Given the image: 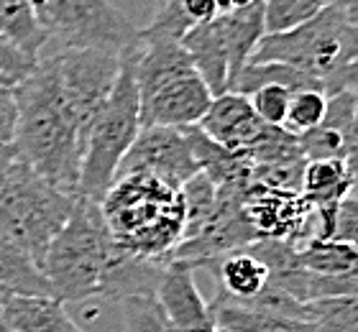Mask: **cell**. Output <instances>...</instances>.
<instances>
[{"mask_svg": "<svg viewBox=\"0 0 358 332\" xmlns=\"http://www.w3.org/2000/svg\"><path fill=\"white\" fill-rule=\"evenodd\" d=\"M15 161H18V151H15L13 143H0V189L6 185V179L10 174V169L15 166Z\"/></svg>", "mask_w": 358, "mask_h": 332, "instance_id": "33", "label": "cell"}, {"mask_svg": "<svg viewBox=\"0 0 358 332\" xmlns=\"http://www.w3.org/2000/svg\"><path fill=\"white\" fill-rule=\"evenodd\" d=\"M217 273V291L233 302H251L268 284V268L256 253L236 251L213 264Z\"/></svg>", "mask_w": 358, "mask_h": 332, "instance_id": "18", "label": "cell"}, {"mask_svg": "<svg viewBox=\"0 0 358 332\" xmlns=\"http://www.w3.org/2000/svg\"><path fill=\"white\" fill-rule=\"evenodd\" d=\"M251 62H276L325 85V92H341L345 69L358 62V34L338 6H328L313 21L284 34H266Z\"/></svg>", "mask_w": 358, "mask_h": 332, "instance_id": "4", "label": "cell"}, {"mask_svg": "<svg viewBox=\"0 0 358 332\" xmlns=\"http://www.w3.org/2000/svg\"><path fill=\"white\" fill-rule=\"evenodd\" d=\"M182 49L192 62L194 72L208 85L210 95L220 97L231 89V66H228V54H225L217 18L210 23L192 26L182 38Z\"/></svg>", "mask_w": 358, "mask_h": 332, "instance_id": "14", "label": "cell"}, {"mask_svg": "<svg viewBox=\"0 0 358 332\" xmlns=\"http://www.w3.org/2000/svg\"><path fill=\"white\" fill-rule=\"evenodd\" d=\"M358 296V268L341 276H310V302L317 299H343Z\"/></svg>", "mask_w": 358, "mask_h": 332, "instance_id": "27", "label": "cell"}, {"mask_svg": "<svg viewBox=\"0 0 358 332\" xmlns=\"http://www.w3.org/2000/svg\"><path fill=\"white\" fill-rule=\"evenodd\" d=\"M213 317H215L217 330L228 332H320L313 322L305 319H289L279 317L271 312L251 310L246 304H236L228 296L215 294V299L210 302Z\"/></svg>", "mask_w": 358, "mask_h": 332, "instance_id": "17", "label": "cell"}, {"mask_svg": "<svg viewBox=\"0 0 358 332\" xmlns=\"http://www.w3.org/2000/svg\"><path fill=\"white\" fill-rule=\"evenodd\" d=\"M123 319L126 332H174L172 322L162 310L157 294L149 296H128L123 299Z\"/></svg>", "mask_w": 358, "mask_h": 332, "instance_id": "25", "label": "cell"}, {"mask_svg": "<svg viewBox=\"0 0 358 332\" xmlns=\"http://www.w3.org/2000/svg\"><path fill=\"white\" fill-rule=\"evenodd\" d=\"M138 133H141V95L136 85L134 62L126 52L120 57V74L113 85V92L90 126L83 169H80V187H77L80 197L100 202L108 194L118 177L120 161L126 159Z\"/></svg>", "mask_w": 358, "mask_h": 332, "instance_id": "6", "label": "cell"}, {"mask_svg": "<svg viewBox=\"0 0 358 332\" xmlns=\"http://www.w3.org/2000/svg\"><path fill=\"white\" fill-rule=\"evenodd\" d=\"M10 296H13V294H10V291H8V289L0 284V312H3V307L10 302Z\"/></svg>", "mask_w": 358, "mask_h": 332, "instance_id": "37", "label": "cell"}, {"mask_svg": "<svg viewBox=\"0 0 358 332\" xmlns=\"http://www.w3.org/2000/svg\"><path fill=\"white\" fill-rule=\"evenodd\" d=\"M113 251L115 243L103 220L100 202L77 194L67 225L52 240L41 264L54 299L62 304L97 299Z\"/></svg>", "mask_w": 358, "mask_h": 332, "instance_id": "3", "label": "cell"}, {"mask_svg": "<svg viewBox=\"0 0 358 332\" xmlns=\"http://www.w3.org/2000/svg\"><path fill=\"white\" fill-rule=\"evenodd\" d=\"M31 6L62 49L123 57L138 41V29L110 0H31Z\"/></svg>", "mask_w": 358, "mask_h": 332, "instance_id": "7", "label": "cell"}, {"mask_svg": "<svg viewBox=\"0 0 358 332\" xmlns=\"http://www.w3.org/2000/svg\"><path fill=\"white\" fill-rule=\"evenodd\" d=\"M200 171L189 128H141L134 146L120 161L118 177L123 174H149L172 189H182Z\"/></svg>", "mask_w": 358, "mask_h": 332, "instance_id": "8", "label": "cell"}, {"mask_svg": "<svg viewBox=\"0 0 358 332\" xmlns=\"http://www.w3.org/2000/svg\"><path fill=\"white\" fill-rule=\"evenodd\" d=\"M264 18H266V34H284L313 21L322 13L333 0H262Z\"/></svg>", "mask_w": 358, "mask_h": 332, "instance_id": "22", "label": "cell"}, {"mask_svg": "<svg viewBox=\"0 0 358 332\" xmlns=\"http://www.w3.org/2000/svg\"><path fill=\"white\" fill-rule=\"evenodd\" d=\"M179 8V13L185 15L189 26H200V23L215 21L220 10H217L215 0H174Z\"/></svg>", "mask_w": 358, "mask_h": 332, "instance_id": "31", "label": "cell"}, {"mask_svg": "<svg viewBox=\"0 0 358 332\" xmlns=\"http://www.w3.org/2000/svg\"><path fill=\"white\" fill-rule=\"evenodd\" d=\"M213 95L200 74H182L141 97V128H192L205 118Z\"/></svg>", "mask_w": 358, "mask_h": 332, "instance_id": "10", "label": "cell"}, {"mask_svg": "<svg viewBox=\"0 0 358 332\" xmlns=\"http://www.w3.org/2000/svg\"><path fill=\"white\" fill-rule=\"evenodd\" d=\"M113 243L146 261L169 264L185 236V202L179 189L149 174H123L100 199Z\"/></svg>", "mask_w": 358, "mask_h": 332, "instance_id": "2", "label": "cell"}, {"mask_svg": "<svg viewBox=\"0 0 358 332\" xmlns=\"http://www.w3.org/2000/svg\"><path fill=\"white\" fill-rule=\"evenodd\" d=\"M0 38L34 62H41L46 44L52 41L31 0H0Z\"/></svg>", "mask_w": 358, "mask_h": 332, "instance_id": "19", "label": "cell"}, {"mask_svg": "<svg viewBox=\"0 0 358 332\" xmlns=\"http://www.w3.org/2000/svg\"><path fill=\"white\" fill-rule=\"evenodd\" d=\"M307 319L320 332H358V296L310 302Z\"/></svg>", "mask_w": 358, "mask_h": 332, "instance_id": "23", "label": "cell"}, {"mask_svg": "<svg viewBox=\"0 0 358 332\" xmlns=\"http://www.w3.org/2000/svg\"><path fill=\"white\" fill-rule=\"evenodd\" d=\"M338 6V10L345 15V21L351 23L353 31L358 34V0H333Z\"/></svg>", "mask_w": 358, "mask_h": 332, "instance_id": "34", "label": "cell"}, {"mask_svg": "<svg viewBox=\"0 0 358 332\" xmlns=\"http://www.w3.org/2000/svg\"><path fill=\"white\" fill-rule=\"evenodd\" d=\"M197 128L210 140H215L217 146L243 154L262 133L264 123L251 110L248 97L238 95V92H225L220 97H213V103Z\"/></svg>", "mask_w": 358, "mask_h": 332, "instance_id": "12", "label": "cell"}, {"mask_svg": "<svg viewBox=\"0 0 358 332\" xmlns=\"http://www.w3.org/2000/svg\"><path fill=\"white\" fill-rule=\"evenodd\" d=\"M157 299L174 332H217L210 302L200 294L192 279V266L172 261L159 281Z\"/></svg>", "mask_w": 358, "mask_h": 332, "instance_id": "11", "label": "cell"}, {"mask_svg": "<svg viewBox=\"0 0 358 332\" xmlns=\"http://www.w3.org/2000/svg\"><path fill=\"white\" fill-rule=\"evenodd\" d=\"M3 317L10 332H85L54 296H10Z\"/></svg>", "mask_w": 358, "mask_h": 332, "instance_id": "16", "label": "cell"}, {"mask_svg": "<svg viewBox=\"0 0 358 332\" xmlns=\"http://www.w3.org/2000/svg\"><path fill=\"white\" fill-rule=\"evenodd\" d=\"M18 105L13 146L38 177L67 194H77L87 128L69 105L49 59L13 87Z\"/></svg>", "mask_w": 358, "mask_h": 332, "instance_id": "1", "label": "cell"}, {"mask_svg": "<svg viewBox=\"0 0 358 332\" xmlns=\"http://www.w3.org/2000/svg\"><path fill=\"white\" fill-rule=\"evenodd\" d=\"M46 59L57 72L64 97L90 133L92 120L118 80L120 57H110L103 52H83V49H59L54 57H46Z\"/></svg>", "mask_w": 358, "mask_h": 332, "instance_id": "9", "label": "cell"}, {"mask_svg": "<svg viewBox=\"0 0 358 332\" xmlns=\"http://www.w3.org/2000/svg\"><path fill=\"white\" fill-rule=\"evenodd\" d=\"M6 245H8V240H6V238H3V236H0V251H3Z\"/></svg>", "mask_w": 358, "mask_h": 332, "instance_id": "40", "label": "cell"}, {"mask_svg": "<svg viewBox=\"0 0 358 332\" xmlns=\"http://www.w3.org/2000/svg\"><path fill=\"white\" fill-rule=\"evenodd\" d=\"M266 85H279V87H287L289 92H305V89L325 92L322 82L313 80V77H307V74L297 72L287 64H276V62H248L233 82L231 92L248 97L251 92H256L259 87H266Z\"/></svg>", "mask_w": 358, "mask_h": 332, "instance_id": "20", "label": "cell"}, {"mask_svg": "<svg viewBox=\"0 0 358 332\" xmlns=\"http://www.w3.org/2000/svg\"><path fill=\"white\" fill-rule=\"evenodd\" d=\"M217 332H228V330H217Z\"/></svg>", "mask_w": 358, "mask_h": 332, "instance_id": "41", "label": "cell"}, {"mask_svg": "<svg viewBox=\"0 0 358 332\" xmlns=\"http://www.w3.org/2000/svg\"><path fill=\"white\" fill-rule=\"evenodd\" d=\"M358 108V97L348 89L328 95V110L317 128L307 131L305 136H297L299 151L305 161H330V159H343L345 133L351 126Z\"/></svg>", "mask_w": 358, "mask_h": 332, "instance_id": "13", "label": "cell"}, {"mask_svg": "<svg viewBox=\"0 0 358 332\" xmlns=\"http://www.w3.org/2000/svg\"><path fill=\"white\" fill-rule=\"evenodd\" d=\"M328 240L351 245V248L358 251V197L356 194H348V197L338 205Z\"/></svg>", "mask_w": 358, "mask_h": 332, "instance_id": "28", "label": "cell"}, {"mask_svg": "<svg viewBox=\"0 0 358 332\" xmlns=\"http://www.w3.org/2000/svg\"><path fill=\"white\" fill-rule=\"evenodd\" d=\"M36 66H38V62L23 57L15 46H10L8 41L0 38V74H3V77H8V80H13L15 85H18V82L26 80Z\"/></svg>", "mask_w": 358, "mask_h": 332, "instance_id": "29", "label": "cell"}, {"mask_svg": "<svg viewBox=\"0 0 358 332\" xmlns=\"http://www.w3.org/2000/svg\"><path fill=\"white\" fill-rule=\"evenodd\" d=\"M343 164L351 174V194L358 197V108L353 115L348 133H345V148H343Z\"/></svg>", "mask_w": 358, "mask_h": 332, "instance_id": "32", "label": "cell"}, {"mask_svg": "<svg viewBox=\"0 0 358 332\" xmlns=\"http://www.w3.org/2000/svg\"><path fill=\"white\" fill-rule=\"evenodd\" d=\"M289 100L292 92L287 87H279V85H266V87H259L256 92L248 95V103H251V110L256 113V118L262 120L264 126L274 128L284 126L287 110H289Z\"/></svg>", "mask_w": 358, "mask_h": 332, "instance_id": "26", "label": "cell"}, {"mask_svg": "<svg viewBox=\"0 0 358 332\" xmlns=\"http://www.w3.org/2000/svg\"><path fill=\"white\" fill-rule=\"evenodd\" d=\"M328 110V95L320 89H305V92H292L289 110H287V120H284V131L292 136H305L307 131H313L322 123Z\"/></svg>", "mask_w": 358, "mask_h": 332, "instance_id": "24", "label": "cell"}, {"mask_svg": "<svg viewBox=\"0 0 358 332\" xmlns=\"http://www.w3.org/2000/svg\"><path fill=\"white\" fill-rule=\"evenodd\" d=\"M77 194L41 179L21 159L0 189V236L41 268L49 245L67 225Z\"/></svg>", "mask_w": 358, "mask_h": 332, "instance_id": "5", "label": "cell"}, {"mask_svg": "<svg viewBox=\"0 0 358 332\" xmlns=\"http://www.w3.org/2000/svg\"><path fill=\"white\" fill-rule=\"evenodd\" d=\"M215 3H217L220 15H223V13H231V10H238V8L251 6V3H256V0H215Z\"/></svg>", "mask_w": 358, "mask_h": 332, "instance_id": "36", "label": "cell"}, {"mask_svg": "<svg viewBox=\"0 0 358 332\" xmlns=\"http://www.w3.org/2000/svg\"><path fill=\"white\" fill-rule=\"evenodd\" d=\"M220 36H223L228 66H231V87L238 72L251 62L254 52L259 49L262 38L266 36V18H264V3L256 0L251 6L217 15ZM231 92V89H228Z\"/></svg>", "mask_w": 358, "mask_h": 332, "instance_id": "15", "label": "cell"}, {"mask_svg": "<svg viewBox=\"0 0 358 332\" xmlns=\"http://www.w3.org/2000/svg\"><path fill=\"white\" fill-rule=\"evenodd\" d=\"M0 332H10V327H8L6 317H3V312H0Z\"/></svg>", "mask_w": 358, "mask_h": 332, "instance_id": "38", "label": "cell"}, {"mask_svg": "<svg viewBox=\"0 0 358 332\" xmlns=\"http://www.w3.org/2000/svg\"><path fill=\"white\" fill-rule=\"evenodd\" d=\"M341 89H348L358 97V62H353L343 74V82H341Z\"/></svg>", "mask_w": 358, "mask_h": 332, "instance_id": "35", "label": "cell"}, {"mask_svg": "<svg viewBox=\"0 0 358 332\" xmlns=\"http://www.w3.org/2000/svg\"><path fill=\"white\" fill-rule=\"evenodd\" d=\"M15 87V85H13ZM13 87L0 85V143H13L15 123H18V105Z\"/></svg>", "mask_w": 358, "mask_h": 332, "instance_id": "30", "label": "cell"}, {"mask_svg": "<svg viewBox=\"0 0 358 332\" xmlns=\"http://www.w3.org/2000/svg\"><path fill=\"white\" fill-rule=\"evenodd\" d=\"M0 85H6V87H13L15 82H13V80H8V77H3V74H0Z\"/></svg>", "mask_w": 358, "mask_h": 332, "instance_id": "39", "label": "cell"}, {"mask_svg": "<svg viewBox=\"0 0 358 332\" xmlns=\"http://www.w3.org/2000/svg\"><path fill=\"white\" fill-rule=\"evenodd\" d=\"M299 266L310 276H341L358 268V251L336 240H310L297 248Z\"/></svg>", "mask_w": 358, "mask_h": 332, "instance_id": "21", "label": "cell"}]
</instances>
